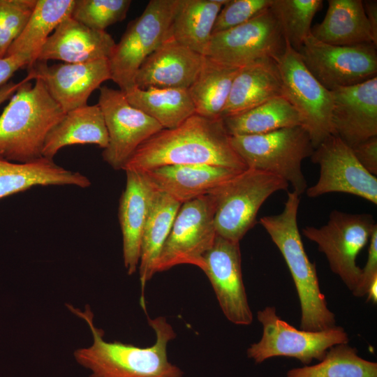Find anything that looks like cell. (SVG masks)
<instances>
[{
  "mask_svg": "<svg viewBox=\"0 0 377 377\" xmlns=\"http://www.w3.org/2000/svg\"><path fill=\"white\" fill-rule=\"evenodd\" d=\"M178 164H207L238 171L247 169L231 145L223 119L194 114L177 127L163 128L150 137L122 170L144 172Z\"/></svg>",
  "mask_w": 377,
  "mask_h": 377,
  "instance_id": "cell-1",
  "label": "cell"
},
{
  "mask_svg": "<svg viewBox=\"0 0 377 377\" xmlns=\"http://www.w3.org/2000/svg\"><path fill=\"white\" fill-rule=\"evenodd\" d=\"M67 307L87 323L93 336L90 346L74 352L77 364L90 371L89 377L183 376V371L168 359V344L176 337V333L165 317L148 318L156 341L152 346L142 348L117 341H106L104 332L94 325L89 306L84 311L72 305Z\"/></svg>",
  "mask_w": 377,
  "mask_h": 377,
  "instance_id": "cell-2",
  "label": "cell"
},
{
  "mask_svg": "<svg viewBox=\"0 0 377 377\" xmlns=\"http://www.w3.org/2000/svg\"><path fill=\"white\" fill-rule=\"evenodd\" d=\"M300 202L297 193H288L283 211L261 217L260 223L282 254L293 279L300 303V329L324 330L336 326V318L320 290L316 265L303 246L297 220Z\"/></svg>",
  "mask_w": 377,
  "mask_h": 377,
  "instance_id": "cell-3",
  "label": "cell"
},
{
  "mask_svg": "<svg viewBox=\"0 0 377 377\" xmlns=\"http://www.w3.org/2000/svg\"><path fill=\"white\" fill-rule=\"evenodd\" d=\"M26 76L0 115V158L26 163L41 158L45 140L65 112L43 82Z\"/></svg>",
  "mask_w": 377,
  "mask_h": 377,
  "instance_id": "cell-4",
  "label": "cell"
},
{
  "mask_svg": "<svg viewBox=\"0 0 377 377\" xmlns=\"http://www.w3.org/2000/svg\"><path fill=\"white\" fill-rule=\"evenodd\" d=\"M230 143L247 168L267 172L282 178L299 196L307 188L302 163L314 148L302 126L260 135L230 136Z\"/></svg>",
  "mask_w": 377,
  "mask_h": 377,
  "instance_id": "cell-5",
  "label": "cell"
},
{
  "mask_svg": "<svg viewBox=\"0 0 377 377\" xmlns=\"http://www.w3.org/2000/svg\"><path fill=\"white\" fill-rule=\"evenodd\" d=\"M289 184L278 176L251 168L238 172L211 191L217 235L239 242L256 223L259 209L274 193Z\"/></svg>",
  "mask_w": 377,
  "mask_h": 377,
  "instance_id": "cell-6",
  "label": "cell"
},
{
  "mask_svg": "<svg viewBox=\"0 0 377 377\" xmlns=\"http://www.w3.org/2000/svg\"><path fill=\"white\" fill-rule=\"evenodd\" d=\"M182 0H151L131 21L108 59L111 80L124 93L135 87L137 72L145 59L170 36Z\"/></svg>",
  "mask_w": 377,
  "mask_h": 377,
  "instance_id": "cell-7",
  "label": "cell"
},
{
  "mask_svg": "<svg viewBox=\"0 0 377 377\" xmlns=\"http://www.w3.org/2000/svg\"><path fill=\"white\" fill-rule=\"evenodd\" d=\"M257 318L263 327L262 337L246 350L247 357L256 364L287 357L309 365L313 360L321 361L331 347L349 341L348 333L341 326L320 331L297 329L282 320L272 306L258 311Z\"/></svg>",
  "mask_w": 377,
  "mask_h": 377,
  "instance_id": "cell-8",
  "label": "cell"
},
{
  "mask_svg": "<svg viewBox=\"0 0 377 377\" xmlns=\"http://www.w3.org/2000/svg\"><path fill=\"white\" fill-rule=\"evenodd\" d=\"M285 41L283 53L275 60L282 94L299 114L315 149L333 135L332 95L311 73L300 53Z\"/></svg>",
  "mask_w": 377,
  "mask_h": 377,
  "instance_id": "cell-9",
  "label": "cell"
},
{
  "mask_svg": "<svg viewBox=\"0 0 377 377\" xmlns=\"http://www.w3.org/2000/svg\"><path fill=\"white\" fill-rule=\"evenodd\" d=\"M377 225L371 214H348L333 210L326 224L306 226L302 234L325 254L332 272L353 292L362 268L356 263L360 251L369 243Z\"/></svg>",
  "mask_w": 377,
  "mask_h": 377,
  "instance_id": "cell-10",
  "label": "cell"
},
{
  "mask_svg": "<svg viewBox=\"0 0 377 377\" xmlns=\"http://www.w3.org/2000/svg\"><path fill=\"white\" fill-rule=\"evenodd\" d=\"M214 214V199L209 193L182 204L159 255L156 273L183 264L202 269L204 256L217 236Z\"/></svg>",
  "mask_w": 377,
  "mask_h": 377,
  "instance_id": "cell-11",
  "label": "cell"
},
{
  "mask_svg": "<svg viewBox=\"0 0 377 377\" xmlns=\"http://www.w3.org/2000/svg\"><path fill=\"white\" fill-rule=\"evenodd\" d=\"M285 46L281 26L269 7L241 25L212 34L205 56L241 68L260 59L276 60Z\"/></svg>",
  "mask_w": 377,
  "mask_h": 377,
  "instance_id": "cell-12",
  "label": "cell"
},
{
  "mask_svg": "<svg viewBox=\"0 0 377 377\" xmlns=\"http://www.w3.org/2000/svg\"><path fill=\"white\" fill-rule=\"evenodd\" d=\"M373 43L334 45L311 34L298 51L305 66L327 89L348 87L377 76V51Z\"/></svg>",
  "mask_w": 377,
  "mask_h": 377,
  "instance_id": "cell-13",
  "label": "cell"
},
{
  "mask_svg": "<svg viewBox=\"0 0 377 377\" xmlns=\"http://www.w3.org/2000/svg\"><path fill=\"white\" fill-rule=\"evenodd\" d=\"M98 105L103 112L108 143L103 159L114 170H122L135 150L163 129L154 119L132 106L120 89L99 88Z\"/></svg>",
  "mask_w": 377,
  "mask_h": 377,
  "instance_id": "cell-14",
  "label": "cell"
},
{
  "mask_svg": "<svg viewBox=\"0 0 377 377\" xmlns=\"http://www.w3.org/2000/svg\"><path fill=\"white\" fill-rule=\"evenodd\" d=\"M310 157L319 165L320 176L314 185L306 188L308 197L344 193L377 205L376 177L361 165L351 148L339 138L330 135L314 149Z\"/></svg>",
  "mask_w": 377,
  "mask_h": 377,
  "instance_id": "cell-15",
  "label": "cell"
},
{
  "mask_svg": "<svg viewBox=\"0 0 377 377\" xmlns=\"http://www.w3.org/2000/svg\"><path fill=\"white\" fill-rule=\"evenodd\" d=\"M239 242L217 235L204 256L202 271L208 277L226 318L238 325H249L253 313L242 279Z\"/></svg>",
  "mask_w": 377,
  "mask_h": 377,
  "instance_id": "cell-16",
  "label": "cell"
},
{
  "mask_svg": "<svg viewBox=\"0 0 377 377\" xmlns=\"http://www.w3.org/2000/svg\"><path fill=\"white\" fill-rule=\"evenodd\" d=\"M27 69V76L40 80L65 113L87 105L93 91L111 80L108 59L53 65L36 61Z\"/></svg>",
  "mask_w": 377,
  "mask_h": 377,
  "instance_id": "cell-17",
  "label": "cell"
},
{
  "mask_svg": "<svg viewBox=\"0 0 377 377\" xmlns=\"http://www.w3.org/2000/svg\"><path fill=\"white\" fill-rule=\"evenodd\" d=\"M331 93L333 135L351 149L377 136V76Z\"/></svg>",
  "mask_w": 377,
  "mask_h": 377,
  "instance_id": "cell-18",
  "label": "cell"
},
{
  "mask_svg": "<svg viewBox=\"0 0 377 377\" xmlns=\"http://www.w3.org/2000/svg\"><path fill=\"white\" fill-rule=\"evenodd\" d=\"M205 56L169 36L142 62L135 76L140 89H188L198 76Z\"/></svg>",
  "mask_w": 377,
  "mask_h": 377,
  "instance_id": "cell-19",
  "label": "cell"
},
{
  "mask_svg": "<svg viewBox=\"0 0 377 377\" xmlns=\"http://www.w3.org/2000/svg\"><path fill=\"white\" fill-rule=\"evenodd\" d=\"M115 44L105 31L90 29L69 16L47 38L36 61L75 64L108 59Z\"/></svg>",
  "mask_w": 377,
  "mask_h": 377,
  "instance_id": "cell-20",
  "label": "cell"
},
{
  "mask_svg": "<svg viewBox=\"0 0 377 377\" xmlns=\"http://www.w3.org/2000/svg\"><path fill=\"white\" fill-rule=\"evenodd\" d=\"M239 172L212 165L178 164L161 166L140 173L154 189L166 193L183 204L208 194Z\"/></svg>",
  "mask_w": 377,
  "mask_h": 377,
  "instance_id": "cell-21",
  "label": "cell"
},
{
  "mask_svg": "<svg viewBox=\"0 0 377 377\" xmlns=\"http://www.w3.org/2000/svg\"><path fill=\"white\" fill-rule=\"evenodd\" d=\"M126 182L119 206L123 238V258L128 275L138 268L141 239L154 189L142 174L125 171Z\"/></svg>",
  "mask_w": 377,
  "mask_h": 377,
  "instance_id": "cell-22",
  "label": "cell"
},
{
  "mask_svg": "<svg viewBox=\"0 0 377 377\" xmlns=\"http://www.w3.org/2000/svg\"><path fill=\"white\" fill-rule=\"evenodd\" d=\"M52 185L87 188L91 181L80 172L67 170L43 156L26 163L0 158V199L35 186Z\"/></svg>",
  "mask_w": 377,
  "mask_h": 377,
  "instance_id": "cell-23",
  "label": "cell"
},
{
  "mask_svg": "<svg viewBox=\"0 0 377 377\" xmlns=\"http://www.w3.org/2000/svg\"><path fill=\"white\" fill-rule=\"evenodd\" d=\"M280 96H283L282 84L276 61L258 60L239 68L221 118L242 113Z\"/></svg>",
  "mask_w": 377,
  "mask_h": 377,
  "instance_id": "cell-24",
  "label": "cell"
},
{
  "mask_svg": "<svg viewBox=\"0 0 377 377\" xmlns=\"http://www.w3.org/2000/svg\"><path fill=\"white\" fill-rule=\"evenodd\" d=\"M108 143V131L100 106L98 103L87 105L64 114L47 134L42 156L53 159L61 148L68 145L90 144L104 149Z\"/></svg>",
  "mask_w": 377,
  "mask_h": 377,
  "instance_id": "cell-25",
  "label": "cell"
},
{
  "mask_svg": "<svg viewBox=\"0 0 377 377\" xmlns=\"http://www.w3.org/2000/svg\"><path fill=\"white\" fill-rule=\"evenodd\" d=\"M323 21L311 28L317 40L334 45L373 43L377 47L362 0H330Z\"/></svg>",
  "mask_w": 377,
  "mask_h": 377,
  "instance_id": "cell-26",
  "label": "cell"
},
{
  "mask_svg": "<svg viewBox=\"0 0 377 377\" xmlns=\"http://www.w3.org/2000/svg\"><path fill=\"white\" fill-rule=\"evenodd\" d=\"M181 205L168 194L154 189L142 232L138 268L142 290L140 303L145 310V286L156 274L159 255Z\"/></svg>",
  "mask_w": 377,
  "mask_h": 377,
  "instance_id": "cell-27",
  "label": "cell"
},
{
  "mask_svg": "<svg viewBox=\"0 0 377 377\" xmlns=\"http://www.w3.org/2000/svg\"><path fill=\"white\" fill-rule=\"evenodd\" d=\"M228 0H182L170 36L205 56L217 15Z\"/></svg>",
  "mask_w": 377,
  "mask_h": 377,
  "instance_id": "cell-28",
  "label": "cell"
},
{
  "mask_svg": "<svg viewBox=\"0 0 377 377\" xmlns=\"http://www.w3.org/2000/svg\"><path fill=\"white\" fill-rule=\"evenodd\" d=\"M124 94L132 106L156 120L163 128H176L195 114L188 89H142L135 86Z\"/></svg>",
  "mask_w": 377,
  "mask_h": 377,
  "instance_id": "cell-29",
  "label": "cell"
},
{
  "mask_svg": "<svg viewBox=\"0 0 377 377\" xmlns=\"http://www.w3.org/2000/svg\"><path fill=\"white\" fill-rule=\"evenodd\" d=\"M239 68L205 56L198 76L188 89L195 114L209 119L221 118L232 82Z\"/></svg>",
  "mask_w": 377,
  "mask_h": 377,
  "instance_id": "cell-30",
  "label": "cell"
},
{
  "mask_svg": "<svg viewBox=\"0 0 377 377\" xmlns=\"http://www.w3.org/2000/svg\"><path fill=\"white\" fill-rule=\"evenodd\" d=\"M230 136L260 135L302 126L301 118L283 96L269 99L242 113L223 118Z\"/></svg>",
  "mask_w": 377,
  "mask_h": 377,
  "instance_id": "cell-31",
  "label": "cell"
},
{
  "mask_svg": "<svg viewBox=\"0 0 377 377\" xmlns=\"http://www.w3.org/2000/svg\"><path fill=\"white\" fill-rule=\"evenodd\" d=\"M75 0H37L21 34L12 43L6 56L22 54L36 61L38 52L57 27L71 16Z\"/></svg>",
  "mask_w": 377,
  "mask_h": 377,
  "instance_id": "cell-32",
  "label": "cell"
},
{
  "mask_svg": "<svg viewBox=\"0 0 377 377\" xmlns=\"http://www.w3.org/2000/svg\"><path fill=\"white\" fill-rule=\"evenodd\" d=\"M286 377H377V363L359 356L348 343H340L318 364L291 369Z\"/></svg>",
  "mask_w": 377,
  "mask_h": 377,
  "instance_id": "cell-33",
  "label": "cell"
},
{
  "mask_svg": "<svg viewBox=\"0 0 377 377\" xmlns=\"http://www.w3.org/2000/svg\"><path fill=\"white\" fill-rule=\"evenodd\" d=\"M323 3L322 0H272L270 8L279 22L285 40L296 51L311 34L313 19Z\"/></svg>",
  "mask_w": 377,
  "mask_h": 377,
  "instance_id": "cell-34",
  "label": "cell"
},
{
  "mask_svg": "<svg viewBox=\"0 0 377 377\" xmlns=\"http://www.w3.org/2000/svg\"><path fill=\"white\" fill-rule=\"evenodd\" d=\"M131 0H75L71 16L87 27L105 31L124 20Z\"/></svg>",
  "mask_w": 377,
  "mask_h": 377,
  "instance_id": "cell-35",
  "label": "cell"
},
{
  "mask_svg": "<svg viewBox=\"0 0 377 377\" xmlns=\"http://www.w3.org/2000/svg\"><path fill=\"white\" fill-rule=\"evenodd\" d=\"M37 0H0V59L24 29Z\"/></svg>",
  "mask_w": 377,
  "mask_h": 377,
  "instance_id": "cell-36",
  "label": "cell"
},
{
  "mask_svg": "<svg viewBox=\"0 0 377 377\" xmlns=\"http://www.w3.org/2000/svg\"><path fill=\"white\" fill-rule=\"evenodd\" d=\"M272 3V0H228L217 15L212 34L249 21L269 8Z\"/></svg>",
  "mask_w": 377,
  "mask_h": 377,
  "instance_id": "cell-37",
  "label": "cell"
},
{
  "mask_svg": "<svg viewBox=\"0 0 377 377\" xmlns=\"http://www.w3.org/2000/svg\"><path fill=\"white\" fill-rule=\"evenodd\" d=\"M367 263L362 269L360 279L352 292L357 297L365 296L372 281L377 278V227L374 230L369 242Z\"/></svg>",
  "mask_w": 377,
  "mask_h": 377,
  "instance_id": "cell-38",
  "label": "cell"
},
{
  "mask_svg": "<svg viewBox=\"0 0 377 377\" xmlns=\"http://www.w3.org/2000/svg\"><path fill=\"white\" fill-rule=\"evenodd\" d=\"M361 165L370 174L377 175V136L371 137L351 149Z\"/></svg>",
  "mask_w": 377,
  "mask_h": 377,
  "instance_id": "cell-39",
  "label": "cell"
},
{
  "mask_svg": "<svg viewBox=\"0 0 377 377\" xmlns=\"http://www.w3.org/2000/svg\"><path fill=\"white\" fill-rule=\"evenodd\" d=\"M31 64V59L22 54H15L1 58L0 87L6 84L18 70L27 68Z\"/></svg>",
  "mask_w": 377,
  "mask_h": 377,
  "instance_id": "cell-40",
  "label": "cell"
},
{
  "mask_svg": "<svg viewBox=\"0 0 377 377\" xmlns=\"http://www.w3.org/2000/svg\"><path fill=\"white\" fill-rule=\"evenodd\" d=\"M367 19L374 38L377 40V1H362Z\"/></svg>",
  "mask_w": 377,
  "mask_h": 377,
  "instance_id": "cell-41",
  "label": "cell"
},
{
  "mask_svg": "<svg viewBox=\"0 0 377 377\" xmlns=\"http://www.w3.org/2000/svg\"><path fill=\"white\" fill-rule=\"evenodd\" d=\"M21 83L22 80L17 82L9 81L6 84L0 87V105L12 97Z\"/></svg>",
  "mask_w": 377,
  "mask_h": 377,
  "instance_id": "cell-42",
  "label": "cell"
},
{
  "mask_svg": "<svg viewBox=\"0 0 377 377\" xmlns=\"http://www.w3.org/2000/svg\"><path fill=\"white\" fill-rule=\"evenodd\" d=\"M366 295L367 301L372 302L374 304L377 302V278L371 283Z\"/></svg>",
  "mask_w": 377,
  "mask_h": 377,
  "instance_id": "cell-43",
  "label": "cell"
}]
</instances>
